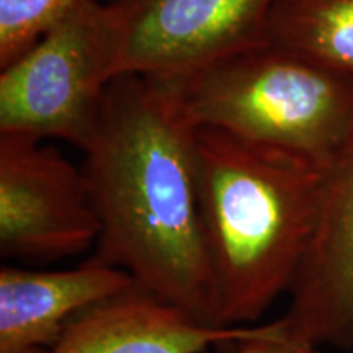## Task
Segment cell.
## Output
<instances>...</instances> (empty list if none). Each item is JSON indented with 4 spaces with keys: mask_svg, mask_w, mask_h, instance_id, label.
<instances>
[{
    "mask_svg": "<svg viewBox=\"0 0 353 353\" xmlns=\"http://www.w3.org/2000/svg\"><path fill=\"white\" fill-rule=\"evenodd\" d=\"M74 0H0V69L28 50Z\"/></svg>",
    "mask_w": 353,
    "mask_h": 353,
    "instance_id": "cell-11",
    "label": "cell"
},
{
    "mask_svg": "<svg viewBox=\"0 0 353 353\" xmlns=\"http://www.w3.org/2000/svg\"><path fill=\"white\" fill-rule=\"evenodd\" d=\"M267 39L353 76V0H276Z\"/></svg>",
    "mask_w": 353,
    "mask_h": 353,
    "instance_id": "cell-10",
    "label": "cell"
},
{
    "mask_svg": "<svg viewBox=\"0 0 353 353\" xmlns=\"http://www.w3.org/2000/svg\"><path fill=\"white\" fill-rule=\"evenodd\" d=\"M131 275L92 255L68 270L0 268V353H48L83 309L134 286Z\"/></svg>",
    "mask_w": 353,
    "mask_h": 353,
    "instance_id": "cell-9",
    "label": "cell"
},
{
    "mask_svg": "<svg viewBox=\"0 0 353 353\" xmlns=\"http://www.w3.org/2000/svg\"><path fill=\"white\" fill-rule=\"evenodd\" d=\"M82 167L52 145L0 134V254L21 262L76 257L99 239Z\"/></svg>",
    "mask_w": 353,
    "mask_h": 353,
    "instance_id": "cell-5",
    "label": "cell"
},
{
    "mask_svg": "<svg viewBox=\"0 0 353 353\" xmlns=\"http://www.w3.org/2000/svg\"><path fill=\"white\" fill-rule=\"evenodd\" d=\"M288 298L294 332L353 350V136L322 167L319 218Z\"/></svg>",
    "mask_w": 353,
    "mask_h": 353,
    "instance_id": "cell-7",
    "label": "cell"
},
{
    "mask_svg": "<svg viewBox=\"0 0 353 353\" xmlns=\"http://www.w3.org/2000/svg\"><path fill=\"white\" fill-rule=\"evenodd\" d=\"M165 85L196 128L231 132L319 167L353 136V76L272 41Z\"/></svg>",
    "mask_w": 353,
    "mask_h": 353,
    "instance_id": "cell-3",
    "label": "cell"
},
{
    "mask_svg": "<svg viewBox=\"0 0 353 353\" xmlns=\"http://www.w3.org/2000/svg\"><path fill=\"white\" fill-rule=\"evenodd\" d=\"M263 325L211 327L138 285L83 309L48 353H201L241 343Z\"/></svg>",
    "mask_w": 353,
    "mask_h": 353,
    "instance_id": "cell-8",
    "label": "cell"
},
{
    "mask_svg": "<svg viewBox=\"0 0 353 353\" xmlns=\"http://www.w3.org/2000/svg\"><path fill=\"white\" fill-rule=\"evenodd\" d=\"M317 347L294 332L285 317L265 324L263 332L241 342L232 353H316Z\"/></svg>",
    "mask_w": 353,
    "mask_h": 353,
    "instance_id": "cell-12",
    "label": "cell"
},
{
    "mask_svg": "<svg viewBox=\"0 0 353 353\" xmlns=\"http://www.w3.org/2000/svg\"><path fill=\"white\" fill-rule=\"evenodd\" d=\"M276 0H113L120 76L183 81L267 39Z\"/></svg>",
    "mask_w": 353,
    "mask_h": 353,
    "instance_id": "cell-6",
    "label": "cell"
},
{
    "mask_svg": "<svg viewBox=\"0 0 353 353\" xmlns=\"http://www.w3.org/2000/svg\"><path fill=\"white\" fill-rule=\"evenodd\" d=\"M121 30L110 3L74 0L0 72V134L63 139L83 151L120 76Z\"/></svg>",
    "mask_w": 353,
    "mask_h": 353,
    "instance_id": "cell-4",
    "label": "cell"
},
{
    "mask_svg": "<svg viewBox=\"0 0 353 353\" xmlns=\"http://www.w3.org/2000/svg\"><path fill=\"white\" fill-rule=\"evenodd\" d=\"M196 183L216 324L247 325L293 288L319 218L322 167L198 128Z\"/></svg>",
    "mask_w": 353,
    "mask_h": 353,
    "instance_id": "cell-2",
    "label": "cell"
},
{
    "mask_svg": "<svg viewBox=\"0 0 353 353\" xmlns=\"http://www.w3.org/2000/svg\"><path fill=\"white\" fill-rule=\"evenodd\" d=\"M196 132L165 83L118 76L82 151V169L100 226L94 257L219 327L198 201Z\"/></svg>",
    "mask_w": 353,
    "mask_h": 353,
    "instance_id": "cell-1",
    "label": "cell"
}]
</instances>
